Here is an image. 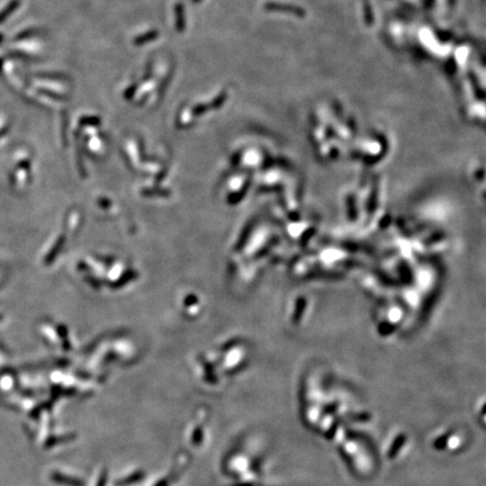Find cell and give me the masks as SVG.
<instances>
[{"mask_svg":"<svg viewBox=\"0 0 486 486\" xmlns=\"http://www.w3.org/2000/svg\"><path fill=\"white\" fill-rule=\"evenodd\" d=\"M349 417L355 421H362V422H366V421H369L371 419L370 414L368 413H355L351 414Z\"/></svg>","mask_w":486,"mask_h":486,"instance_id":"5","label":"cell"},{"mask_svg":"<svg viewBox=\"0 0 486 486\" xmlns=\"http://www.w3.org/2000/svg\"><path fill=\"white\" fill-rule=\"evenodd\" d=\"M158 35H159V33L156 31H151V32H149V33L141 35L140 37H138L137 40H134V43H135V44L140 45V44H143V43H145V42L156 40V38L158 37Z\"/></svg>","mask_w":486,"mask_h":486,"instance_id":"2","label":"cell"},{"mask_svg":"<svg viewBox=\"0 0 486 486\" xmlns=\"http://www.w3.org/2000/svg\"><path fill=\"white\" fill-rule=\"evenodd\" d=\"M194 1H195V2H197V1H199V0H194Z\"/></svg>","mask_w":486,"mask_h":486,"instance_id":"6","label":"cell"},{"mask_svg":"<svg viewBox=\"0 0 486 486\" xmlns=\"http://www.w3.org/2000/svg\"><path fill=\"white\" fill-rule=\"evenodd\" d=\"M406 440H407V437H406V434H399V435H396V438L394 439V441H393V444L391 445V447H389V450L387 451L388 459L395 458V457L399 455V450H401L402 447L405 445Z\"/></svg>","mask_w":486,"mask_h":486,"instance_id":"1","label":"cell"},{"mask_svg":"<svg viewBox=\"0 0 486 486\" xmlns=\"http://www.w3.org/2000/svg\"><path fill=\"white\" fill-rule=\"evenodd\" d=\"M449 434H447L445 435H441V437H439L437 440H435L434 442V447L435 449H444L445 447L447 446V442H448V438H449Z\"/></svg>","mask_w":486,"mask_h":486,"instance_id":"4","label":"cell"},{"mask_svg":"<svg viewBox=\"0 0 486 486\" xmlns=\"http://www.w3.org/2000/svg\"><path fill=\"white\" fill-rule=\"evenodd\" d=\"M176 15H177V30L182 32L185 27V20H184V10H182L181 5H177Z\"/></svg>","mask_w":486,"mask_h":486,"instance_id":"3","label":"cell"}]
</instances>
